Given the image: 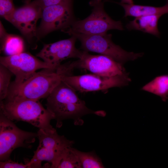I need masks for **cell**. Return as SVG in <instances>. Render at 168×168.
I'll return each mask as SVG.
<instances>
[{"instance_id":"cell-1","label":"cell","mask_w":168,"mask_h":168,"mask_svg":"<svg viewBox=\"0 0 168 168\" xmlns=\"http://www.w3.org/2000/svg\"><path fill=\"white\" fill-rule=\"evenodd\" d=\"M73 70L69 63L61 64L57 69H44L35 72L19 84L11 83L6 98L3 100H32L47 98L62 81V77L71 74Z\"/></svg>"},{"instance_id":"cell-2","label":"cell","mask_w":168,"mask_h":168,"mask_svg":"<svg viewBox=\"0 0 168 168\" xmlns=\"http://www.w3.org/2000/svg\"><path fill=\"white\" fill-rule=\"evenodd\" d=\"M76 91L62 81L47 98L46 109L54 115L58 127L61 126L63 120L72 119L77 124L81 118L86 114L104 115L103 111L89 109Z\"/></svg>"},{"instance_id":"cell-3","label":"cell","mask_w":168,"mask_h":168,"mask_svg":"<svg viewBox=\"0 0 168 168\" xmlns=\"http://www.w3.org/2000/svg\"><path fill=\"white\" fill-rule=\"evenodd\" d=\"M0 113L12 121L28 122L45 132L56 130L50 124L54 115L39 100L1 101Z\"/></svg>"},{"instance_id":"cell-4","label":"cell","mask_w":168,"mask_h":168,"mask_svg":"<svg viewBox=\"0 0 168 168\" xmlns=\"http://www.w3.org/2000/svg\"><path fill=\"white\" fill-rule=\"evenodd\" d=\"M89 4L93 8L88 17L82 20H74L61 31L71 36L75 34H103L110 30L124 29L121 21L113 20L105 12L102 0H91Z\"/></svg>"},{"instance_id":"cell-5","label":"cell","mask_w":168,"mask_h":168,"mask_svg":"<svg viewBox=\"0 0 168 168\" xmlns=\"http://www.w3.org/2000/svg\"><path fill=\"white\" fill-rule=\"evenodd\" d=\"M37 133L39 143L32 158L29 161L31 168L42 167L43 161L50 163L51 168H57L63 152L72 147L74 141L59 135L56 130L45 132L39 129Z\"/></svg>"},{"instance_id":"cell-6","label":"cell","mask_w":168,"mask_h":168,"mask_svg":"<svg viewBox=\"0 0 168 168\" xmlns=\"http://www.w3.org/2000/svg\"><path fill=\"white\" fill-rule=\"evenodd\" d=\"M74 36L79 40L84 51L96 52L109 57L123 64L129 61H133L142 57L143 53H134L127 51L114 44L112 40V35H87L75 34Z\"/></svg>"},{"instance_id":"cell-7","label":"cell","mask_w":168,"mask_h":168,"mask_svg":"<svg viewBox=\"0 0 168 168\" xmlns=\"http://www.w3.org/2000/svg\"><path fill=\"white\" fill-rule=\"evenodd\" d=\"M12 121L0 113V161L9 159L12 152L16 148H31L37 138V133L22 130Z\"/></svg>"},{"instance_id":"cell-8","label":"cell","mask_w":168,"mask_h":168,"mask_svg":"<svg viewBox=\"0 0 168 168\" xmlns=\"http://www.w3.org/2000/svg\"><path fill=\"white\" fill-rule=\"evenodd\" d=\"M62 81L76 91L83 92L104 91L113 87L124 86L128 85L131 80L128 73L113 77L93 73L64 75Z\"/></svg>"},{"instance_id":"cell-9","label":"cell","mask_w":168,"mask_h":168,"mask_svg":"<svg viewBox=\"0 0 168 168\" xmlns=\"http://www.w3.org/2000/svg\"><path fill=\"white\" fill-rule=\"evenodd\" d=\"M0 63L15 75V80L12 83L15 84L21 83L39 69H58L25 52L11 56H1Z\"/></svg>"},{"instance_id":"cell-10","label":"cell","mask_w":168,"mask_h":168,"mask_svg":"<svg viewBox=\"0 0 168 168\" xmlns=\"http://www.w3.org/2000/svg\"><path fill=\"white\" fill-rule=\"evenodd\" d=\"M41 21L37 27L36 38L44 36L55 30L69 26L75 20L72 2L61 3L45 7L42 9Z\"/></svg>"},{"instance_id":"cell-11","label":"cell","mask_w":168,"mask_h":168,"mask_svg":"<svg viewBox=\"0 0 168 168\" xmlns=\"http://www.w3.org/2000/svg\"><path fill=\"white\" fill-rule=\"evenodd\" d=\"M42 11V8L34 1L27 2L4 18L16 28L31 44L33 39L36 38L37 23L41 18Z\"/></svg>"},{"instance_id":"cell-12","label":"cell","mask_w":168,"mask_h":168,"mask_svg":"<svg viewBox=\"0 0 168 168\" xmlns=\"http://www.w3.org/2000/svg\"><path fill=\"white\" fill-rule=\"evenodd\" d=\"M77 39L76 37L72 36L68 39L44 44L36 56L58 69L63 60L72 58L79 59L81 57L83 51L77 49L75 46Z\"/></svg>"},{"instance_id":"cell-13","label":"cell","mask_w":168,"mask_h":168,"mask_svg":"<svg viewBox=\"0 0 168 168\" xmlns=\"http://www.w3.org/2000/svg\"><path fill=\"white\" fill-rule=\"evenodd\" d=\"M75 68L87 70L93 73L107 77L128 74L123 64L103 55H93L83 51L81 58L73 61Z\"/></svg>"},{"instance_id":"cell-14","label":"cell","mask_w":168,"mask_h":168,"mask_svg":"<svg viewBox=\"0 0 168 168\" xmlns=\"http://www.w3.org/2000/svg\"><path fill=\"white\" fill-rule=\"evenodd\" d=\"M161 16L151 15L135 17L128 23L126 27L129 30H139L159 37L160 33L158 28V22Z\"/></svg>"},{"instance_id":"cell-15","label":"cell","mask_w":168,"mask_h":168,"mask_svg":"<svg viewBox=\"0 0 168 168\" xmlns=\"http://www.w3.org/2000/svg\"><path fill=\"white\" fill-rule=\"evenodd\" d=\"M119 4L124 8L125 11L124 16L135 17L144 16L158 15L162 16L168 13V0L166 4L160 7L143 6L133 4Z\"/></svg>"},{"instance_id":"cell-16","label":"cell","mask_w":168,"mask_h":168,"mask_svg":"<svg viewBox=\"0 0 168 168\" xmlns=\"http://www.w3.org/2000/svg\"><path fill=\"white\" fill-rule=\"evenodd\" d=\"M0 37L1 51L6 56H11L24 52L25 43L21 37L6 32Z\"/></svg>"},{"instance_id":"cell-17","label":"cell","mask_w":168,"mask_h":168,"mask_svg":"<svg viewBox=\"0 0 168 168\" xmlns=\"http://www.w3.org/2000/svg\"><path fill=\"white\" fill-rule=\"evenodd\" d=\"M141 90L158 96L163 101H166L168 99V75L156 77L144 85Z\"/></svg>"},{"instance_id":"cell-18","label":"cell","mask_w":168,"mask_h":168,"mask_svg":"<svg viewBox=\"0 0 168 168\" xmlns=\"http://www.w3.org/2000/svg\"><path fill=\"white\" fill-rule=\"evenodd\" d=\"M78 162L79 168H105L101 159L94 152H84L71 147Z\"/></svg>"},{"instance_id":"cell-19","label":"cell","mask_w":168,"mask_h":168,"mask_svg":"<svg viewBox=\"0 0 168 168\" xmlns=\"http://www.w3.org/2000/svg\"><path fill=\"white\" fill-rule=\"evenodd\" d=\"M13 74L7 68L0 64V100H3L7 97Z\"/></svg>"},{"instance_id":"cell-20","label":"cell","mask_w":168,"mask_h":168,"mask_svg":"<svg viewBox=\"0 0 168 168\" xmlns=\"http://www.w3.org/2000/svg\"><path fill=\"white\" fill-rule=\"evenodd\" d=\"M71 147L66 148L63 152L57 168H79L77 160Z\"/></svg>"},{"instance_id":"cell-21","label":"cell","mask_w":168,"mask_h":168,"mask_svg":"<svg viewBox=\"0 0 168 168\" xmlns=\"http://www.w3.org/2000/svg\"><path fill=\"white\" fill-rule=\"evenodd\" d=\"M15 9L13 0H0V15L4 18Z\"/></svg>"},{"instance_id":"cell-22","label":"cell","mask_w":168,"mask_h":168,"mask_svg":"<svg viewBox=\"0 0 168 168\" xmlns=\"http://www.w3.org/2000/svg\"><path fill=\"white\" fill-rule=\"evenodd\" d=\"M0 168H30V166L28 161L25 163H19L12 161L10 159L3 161H0Z\"/></svg>"},{"instance_id":"cell-23","label":"cell","mask_w":168,"mask_h":168,"mask_svg":"<svg viewBox=\"0 0 168 168\" xmlns=\"http://www.w3.org/2000/svg\"><path fill=\"white\" fill-rule=\"evenodd\" d=\"M34 1L42 9L52 5L72 2V0H35Z\"/></svg>"},{"instance_id":"cell-24","label":"cell","mask_w":168,"mask_h":168,"mask_svg":"<svg viewBox=\"0 0 168 168\" xmlns=\"http://www.w3.org/2000/svg\"><path fill=\"white\" fill-rule=\"evenodd\" d=\"M120 3L129 4H134L133 0H121Z\"/></svg>"},{"instance_id":"cell-25","label":"cell","mask_w":168,"mask_h":168,"mask_svg":"<svg viewBox=\"0 0 168 168\" xmlns=\"http://www.w3.org/2000/svg\"><path fill=\"white\" fill-rule=\"evenodd\" d=\"M29 1L30 0H26V2L30 1Z\"/></svg>"}]
</instances>
